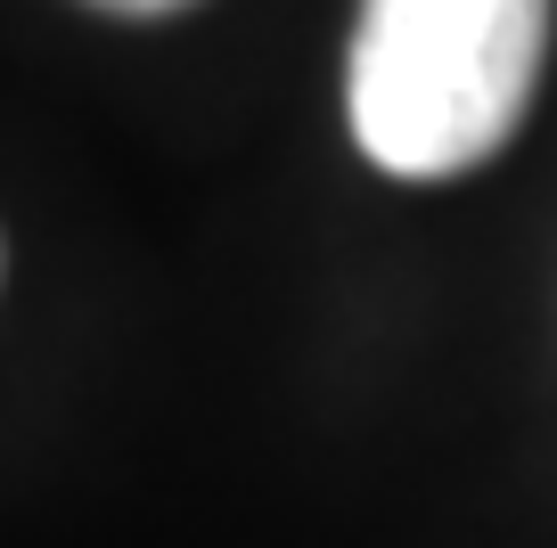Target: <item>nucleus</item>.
Segmentation results:
<instances>
[{"mask_svg":"<svg viewBox=\"0 0 557 548\" xmlns=\"http://www.w3.org/2000/svg\"><path fill=\"white\" fill-rule=\"evenodd\" d=\"M549 58V0H361L345 107L394 180H451L508 148Z\"/></svg>","mask_w":557,"mask_h":548,"instance_id":"nucleus-1","label":"nucleus"},{"mask_svg":"<svg viewBox=\"0 0 557 548\" xmlns=\"http://www.w3.org/2000/svg\"><path fill=\"white\" fill-rule=\"evenodd\" d=\"M90 9H107V17H173L189 0H90Z\"/></svg>","mask_w":557,"mask_h":548,"instance_id":"nucleus-2","label":"nucleus"}]
</instances>
